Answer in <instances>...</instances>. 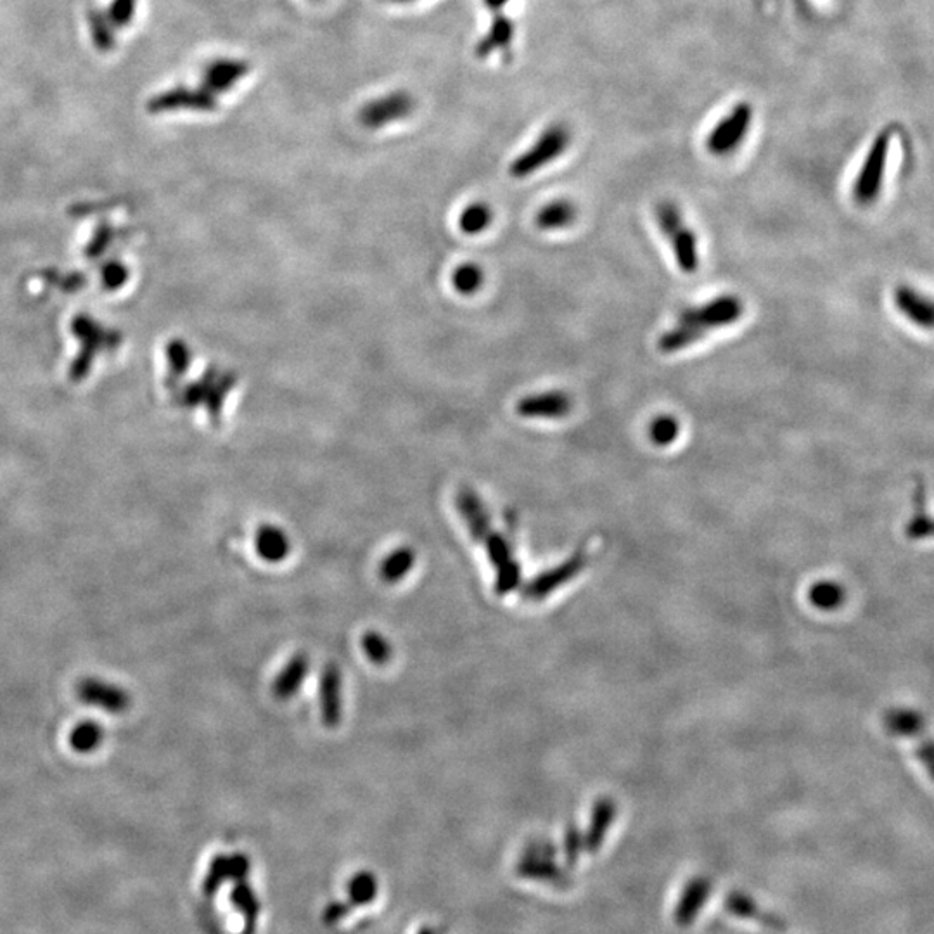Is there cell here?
<instances>
[{
	"label": "cell",
	"mask_w": 934,
	"mask_h": 934,
	"mask_svg": "<svg viewBox=\"0 0 934 934\" xmlns=\"http://www.w3.org/2000/svg\"><path fill=\"white\" fill-rule=\"evenodd\" d=\"M883 723L890 736L915 743V756L934 781V739L929 736L921 713L909 708H891L884 713Z\"/></svg>",
	"instance_id": "cell-3"
},
{
	"label": "cell",
	"mask_w": 934,
	"mask_h": 934,
	"mask_svg": "<svg viewBox=\"0 0 934 934\" xmlns=\"http://www.w3.org/2000/svg\"><path fill=\"white\" fill-rule=\"evenodd\" d=\"M710 891V883L704 881V879H694V881L687 884L684 895H682V900H680L679 905H677V910H675V919H677V922L682 924V926L691 924V922L696 919L699 909H701L704 902H706V898L710 896Z\"/></svg>",
	"instance_id": "cell-22"
},
{
	"label": "cell",
	"mask_w": 934,
	"mask_h": 934,
	"mask_svg": "<svg viewBox=\"0 0 934 934\" xmlns=\"http://www.w3.org/2000/svg\"><path fill=\"white\" fill-rule=\"evenodd\" d=\"M255 547L258 556L267 563H281L289 556V538L279 526L263 525L256 531Z\"/></svg>",
	"instance_id": "cell-19"
},
{
	"label": "cell",
	"mask_w": 934,
	"mask_h": 934,
	"mask_svg": "<svg viewBox=\"0 0 934 934\" xmlns=\"http://www.w3.org/2000/svg\"><path fill=\"white\" fill-rule=\"evenodd\" d=\"M218 108V97L210 94L208 90L199 87H173L165 90L158 96L151 97L148 109L154 115L160 113H177V111H192V113H213Z\"/></svg>",
	"instance_id": "cell-10"
},
{
	"label": "cell",
	"mask_w": 934,
	"mask_h": 934,
	"mask_svg": "<svg viewBox=\"0 0 934 934\" xmlns=\"http://www.w3.org/2000/svg\"><path fill=\"white\" fill-rule=\"evenodd\" d=\"M77 698L80 703L106 711L111 715H120L130 708L132 698L120 685L99 679V677H85L77 684Z\"/></svg>",
	"instance_id": "cell-11"
},
{
	"label": "cell",
	"mask_w": 934,
	"mask_h": 934,
	"mask_svg": "<svg viewBox=\"0 0 934 934\" xmlns=\"http://www.w3.org/2000/svg\"><path fill=\"white\" fill-rule=\"evenodd\" d=\"M743 314L744 303L739 296L723 295L699 307L685 308L684 312H680L677 322L710 334L713 329L736 324Z\"/></svg>",
	"instance_id": "cell-7"
},
{
	"label": "cell",
	"mask_w": 934,
	"mask_h": 934,
	"mask_svg": "<svg viewBox=\"0 0 934 934\" xmlns=\"http://www.w3.org/2000/svg\"><path fill=\"white\" fill-rule=\"evenodd\" d=\"M346 907L352 912L355 907H365L376 900L379 893L378 877L372 872H357L348 883Z\"/></svg>",
	"instance_id": "cell-25"
},
{
	"label": "cell",
	"mask_w": 934,
	"mask_h": 934,
	"mask_svg": "<svg viewBox=\"0 0 934 934\" xmlns=\"http://www.w3.org/2000/svg\"><path fill=\"white\" fill-rule=\"evenodd\" d=\"M680 435V423L672 416H659L649 424V438L658 447L672 445Z\"/></svg>",
	"instance_id": "cell-33"
},
{
	"label": "cell",
	"mask_w": 934,
	"mask_h": 934,
	"mask_svg": "<svg viewBox=\"0 0 934 934\" xmlns=\"http://www.w3.org/2000/svg\"><path fill=\"white\" fill-rule=\"evenodd\" d=\"M231 900L232 905L241 912L244 921H246V931H250V934L253 933L256 919H258V914H260V909H262V907H260L258 896L255 895L251 884L246 883V877H244V879H239V881H234V888H232L231 891Z\"/></svg>",
	"instance_id": "cell-27"
},
{
	"label": "cell",
	"mask_w": 934,
	"mask_h": 934,
	"mask_svg": "<svg viewBox=\"0 0 934 934\" xmlns=\"http://www.w3.org/2000/svg\"><path fill=\"white\" fill-rule=\"evenodd\" d=\"M576 220V208L570 201L557 199L549 205H545L540 212L535 215V225L542 231H557V229H566Z\"/></svg>",
	"instance_id": "cell-23"
},
{
	"label": "cell",
	"mask_w": 934,
	"mask_h": 934,
	"mask_svg": "<svg viewBox=\"0 0 934 934\" xmlns=\"http://www.w3.org/2000/svg\"><path fill=\"white\" fill-rule=\"evenodd\" d=\"M251 862L250 858L243 853H234V855H217L213 858L212 864L208 867L205 881H203V893L206 896H213L225 883L229 881H239L244 877L250 876Z\"/></svg>",
	"instance_id": "cell-15"
},
{
	"label": "cell",
	"mask_w": 934,
	"mask_h": 934,
	"mask_svg": "<svg viewBox=\"0 0 934 934\" xmlns=\"http://www.w3.org/2000/svg\"><path fill=\"white\" fill-rule=\"evenodd\" d=\"M455 506L474 540L483 542L492 533V519L480 495L473 488L462 487L455 495Z\"/></svg>",
	"instance_id": "cell-17"
},
{
	"label": "cell",
	"mask_w": 934,
	"mask_h": 934,
	"mask_svg": "<svg viewBox=\"0 0 934 934\" xmlns=\"http://www.w3.org/2000/svg\"><path fill=\"white\" fill-rule=\"evenodd\" d=\"M390 4H397V6H409V4H414L417 0H386Z\"/></svg>",
	"instance_id": "cell-38"
},
{
	"label": "cell",
	"mask_w": 934,
	"mask_h": 934,
	"mask_svg": "<svg viewBox=\"0 0 934 934\" xmlns=\"http://www.w3.org/2000/svg\"><path fill=\"white\" fill-rule=\"evenodd\" d=\"M891 142H893V132L890 128H884L874 137V141L867 149L864 161L851 186V198L855 201V205L869 208V206L876 205L883 196Z\"/></svg>",
	"instance_id": "cell-1"
},
{
	"label": "cell",
	"mask_w": 934,
	"mask_h": 934,
	"mask_svg": "<svg viewBox=\"0 0 934 934\" xmlns=\"http://www.w3.org/2000/svg\"><path fill=\"white\" fill-rule=\"evenodd\" d=\"M362 649H364L365 656L374 665H386L393 658V646H391L390 640L386 639L383 634H379V632H365L364 637H362Z\"/></svg>",
	"instance_id": "cell-32"
},
{
	"label": "cell",
	"mask_w": 934,
	"mask_h": 934,
	"mask_svg": "<svg viewBox=\"0 0 934 934\" xmlns=\"http://www.w3.org/2000/svg\"><path fill=\"white\" fill-rule=\"evenodd\" d=\"M251 66L248 61L239 58H217L210 61L201 73V87L218 97L227 94L243 78L248 77Z\"/></svg>",
	"instance_id": "cell-12"
},
{
	"label": "cell",
	"mask_w": 934,
	"mask_h": 934,
	"mask_svg": "<svg viewBox=\"0 0 934 934\" xmlns=\"http://www.w3.org/2000/svg\"><path fill=\"white\" fill-rule=\"evenodd\" d=\"M417 934H436V931L433 928H429V926H423V928L417 931Z\"/></svg>",
	"instance_id": "cell-39"
},
{
	"label": "cell",
	"mask_w": 934,
	"mask_h": 934,
	"mask_svg": "<svg viewBox=\"0 0 934 934\" xmlns=\"http://www.w3.org/2000/svg\"><path fill=\"white\" fill-rule=\"evenodd\" d=\"M753 122V108L748 103H739L730 109L708 135V151L713 156H729L743 144Z\"/></svg>",
	"instance_id": "cell-9"
},
{
	"label": "cell",
	"mask_w": 934,
	"mask_h": 934,
	"mask_svg": "<svg viewBox=\"0 0 934 934\" xmlns=\"http://www.w3.org/2000/svg\"><path fill=\"white\" fill-rule=\"evenodd\" d=\"M573 409V398L564 391H545L519 398L516 412L525 419H563Z\"/></svg>",
	"instance_id": "cell-13"
},
{
	"label": "cell",
	"mask_w": 934,
	"mask_h": 934,
	"mask_svg": "<svg viewBox=\"0 0 934 934\" xmlns=\"http://www.w3.org/2000/svg\"><path fill=\"white\" fill-rule=\"evenodd\" d=\"M416 106V99L407 90H391L367 101L359 109V122L367 130H381L410 118Z\"/></svg>",
	"instance_id": "cell-5"
},
{
	"label": "cell",
	"mask_w": 934,
	"mask_h": 934,
	"mask_svg": "<svg viewBox=\"0 0 934 934\" xmlns=\"http://www.w3.org/2000/svg\"><path fill=\"white\" fill-rule=\"evenodd\" d=\"M237 378L234 372L218 371L215 367L205 372L203 379L199 383L187 386V390L182 393L180 400L187 407H198L205 404L210 412L213 423H218L224 410L225 398L231 393L232 388L236 386Z\"/></svg>",
	"instance_id": "cell-6"
},
{
	"label": "cell",
	"mask_w": 934,
	"mask_h": 934,
	"mask_svg": "<svg viewBox=\"0 0 934 934\" xmlns=\"http://www.w3.org/2000/svg\"><path fill=\"white\" fill-rule=\"evenodd\" d=\"M704 336H708V334L699 331L696 327L677 322V326L668 329L659 336L658 350L661 353H666V355L682 352L685 348L696 345L698 341L703 340Z\"/></svg>",
	"instance_id": "cell-26"
},
{
	"label": "cell",
	"mask_w": 934,
	"mask_h": 934,
	"mask_svg": "<svg viewBox=\"0 0 934 934\" xmlns=\"http://www.w3.org/2000/svg\"><path fill=\"white\" fill-rule=\"evenodd\" d=\"M492 222V208L487 203L476 201L464 208V212L459 217V229L467 236H478L481 232L487 231Z\"/></svg>",
	"instance_id": "cell-28"
},
{
	"label": "cell",
	"mask_w": 934,
	"mask_h": 934,
	"mask_svg": "<svg viewBox=\"0 0 934 934\" xmlns=\"http://www.w3.org/2000/svg\"><path fill=\"white\" fill-rule=\"evenodd\" d=\"M319 701L322 723L329 729L338 727L341 715H343V699H341V670L334 663H329L320 675Z\"/></svg>",
	"instance_id": "cell-16"
},
{
	"label": "cell",
	"mask_w": 934,
	"mask_h": 934,
	"mask_svg": "<svg viewBox=\"0 0 934 934\" xmlns=\"http://www.w3.org/2000/svg\"><path fill=\"white\" fill-rule=\"evenodd\" d=\"M308 670H310V659L307 654H296L289 659L281 673L277 675L272 684V694L279 701H288L293 698L301 684L307 679Z\"/></svg>",
	"instance_id": "cell-18"
},
{
	"label": "cell",
	"mask_w": 934,
	"mask_h": 934,
	"mask_svg": "<svg viewBox=\"0 0 934 934\" xmlns=\"http://www.w3.org/2000/svg\"><path fill=\"white\" fill-rule=\"evenodd\" d=\"M104 741V729L96 722L78 723L75 729L71 730L70 746L77 753H92L96 751Z\"/></svg>",
	"instance_id": "cell-29"
},
{
	"label": "cell",
	"mask_w": 934,
	"mask_h": 934,
	"mask_svg": "<svg viewBox=\"0 0 934 934\" xmlns=\"http://www.w3.org/2000/svg\"><path fill=\"white\" fill-rule=\"evenodd\" d=\"M905 535L914 542L934 538V516L929 514L926 485L922 481H919L917 488H915L914 509H912L907 525H905Z\"/></svg>",
	"instance_id": "cell-20"
},
{
	"label": "cell",
	"mask_w": 934,
	"mask_h": 934,
	"mask_svg": "<svg viewBox=\"0 0 934 934\" xmlns=\"http://www.w3.org/2000/svg\"><path fill=\"white\" fill-rule=\"evenodd\" d=\"M115 26L111 25L106 14L94 13L90 16V32L97 49L109 51L115 47Z\"/></svg>",
	"instance_id": "cell-34"
},
{
	"label": "cell",
	"mask_w": 934,
	"mask_h": 934,
	"mask_svg": "<svg viewBox=\"0 0 934 934\" xmlns=\"http://www.w3.org/2000/svg\"><path fill=\"white\" fill-rule=\"evenodd\" d=\"M511 0H483V4L487 6V9H490L492 13L500 14V11L509 4Z\"/></svg>",
	"instance_id": "cell-37"
},
{
	"label": "cell",
	"mask_w": 934,
	"mask_h": 934,
	"mask_svg": "<svg viewBox=\"0 0 934 934\" xmlns=\"http://www.w3.org/2000/svg\"><path fill=\"white\" fill-rule=\"evenodd\" d=\"M810 601L822 611H832L843 604L845 592L838 583L820 582L810 590Z\"/></svg>",
	"instance_id": "cell-31"
},
{
	"label": "cell",
	"mask_w": 934,
	"mask_h": 934,
	"mask_svg": "<svg viewBox=\"0 0 934 934\" xmlns=\"http://www.w3.org/2000/svg\"><path fill=\"white\" fill-rule=\"evenodd\" d=\"M481 544L487 547L488 557L497 571V592L507 594L516 589L519 582V568L512 557L511 545L500 533L492 531Z\"/></svg>",
	"instance_id": "cell-14"
},
{
	"label": "cell",
	"mask_w": 934,
	"mask_h": 934,
	"mask_svg": "<svg viewBox=\"0 0 934 934\" xmlns=\"http://www.w3.org/2000/svg\"><path fill=\"white\" fill-rule=\"evenodd\" d=\"M452 286H454L455 291L462 296H473L480 291L483 282H485V274L481 267H478L476 263H462L457 269L452 272Z\"/></svg>",
	"instance_id": "cell-30"
},
{
	"label": "cell",
	"mask_w": 934,
	"mask_h": 934,
	"mask_svg": "<svg viewBox=\"0 0 934 934\" xmlns=\"http://www.w3.org/2000/svg\"><path fill=\"white\" fill-rule=\"evenodd\" d=\"M571 134L568 128L563 125H551L545 128L537 141L531 144V148L526 149L525 153L519 154L516 160L512 161L509 167V175L514 179H526L533 173L547 167L552 161H556L559 156H563L564 151L570 148Z\"/></svg>",
	"instance_id": "cell-4"
},
{
	"label": "cell",
	"mask_w": 934,
	"mask_h": 934,
	"mask_svg": "<svg viewBox=\"0 0 934 934\" xmlns=\"http://www.w3.org/2000/svg\"><path fill=\"white\" fill-rule=\"evenodd\" d=\"M168 357H170V369L172 376L182 378L187 367L191 364V350L184 341H172L168 346Z\"/></svg>",
	"instance_id": "cell-36"
},
{
	"label": "cell",
	"mask_w": 934,
	"mask_h": 934,
	"mask_svg": "<svg viewBox=\"0 0 934 934\" xmlns=\"http://www.w3.org/2000/svg\"><path fill=\"white\" fill-rule=\"evenodd\" d=\"M656 222L659 231L672 244L673 255L684 274H694L699 269L698 237L685 225L679 206L672 201H663L656 206Z\"/></svg>",
	"instance_id": "cell-2"
},
{
	"label": "cell",
	"mask_w": 934,
	"mask_h": 934,
	"mask_svg": "<svg viewBox=\"0 0 934 934\" xmlns=\"http://www.w3.org/2000/svg\"><path fill=\"white\" fill-rule=\"evenodd\" d=\"M416 564V552L410 547H398L384 557L379 566V576L386 583H398L409 575L412 566Z\"/></svg>",
	"instance_id": "cell-24"
},
{
	"label": "cell",
	"mask_w": 934,
	"mask_h": 934,
	"mask_svg": "<svg viewBox=\"0 0 934 934\" xmlns=\"http://www.w3.org/2000/svg\"><path fill=\"white\" fill-rule=\"evenodd\" d=\"M514 40V23L504 14H495L487 35L476 45L478 58H488L492 52L504 51Z\"/></svg>",
	"instance_id": "cell-21"
},
{
	"label": "cell",
	"mask_w": 934,
	"mask_h": 934,
	"mask_svg": "<svg viewBox=\"0 0 934 934\" xmlns=\"http://www.w3.org/2000/svg\"><path fill=\"white\" fill-rule=\"evenodd\" d=\"M137 6H139V0H113L106 16L115 28L127 26L134 21Z\"/></svg>",
	"instance_id": "cell-35"
},
{
	"label": "cell",
	"mask_w": 934,
	"mask_h": 934,
	"mask_svg": "<svg viewBox=\"0 0 934 934\" xmlns=\"http://www.w3.org/2000/svg\"><path fill=\"white\" fill-rule=\"evenodd\" d=\"M891 303L907 324L924 333H934V296L931 293L902 282L893 288Z\"/></svg>",
	"instance_id": "cell-8"
}]
</instances>
